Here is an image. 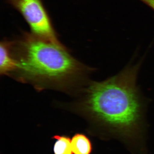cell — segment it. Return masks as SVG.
I'll return each mask as SVG.
<instances>
[{
	"mask_svg": "<svg viewBox=\"0 0 154 154\" xmlns=\"http://www.w3.org/2000/svg\"><path fill=\"white\" fill-rule=\"evenodd\" d=\"M72 146L74 154H91L92 143L89 138L84 134H77L72 138Z\"/></svg>",
	"mask_w": 154,
	"mask_h": 154,
	"instance_id": "cell-5",
	"label": "cell"
},
{
	"mask_svg": "<svg viewBox=\"0 0 154 154\" xmlns=\"http://www.w3.org/2000/svg\"><path fill=\"white\" fill-rule=\"evenodd\" d=\"M11 52L16 64L11 75L36 90L72 92L87 82L93 69L83 64L60 43L24 32L12 41Z\"/></svg>",
	"mask_w": 154,
	"mask_h": 154,
	"instance_id": "cell-2",
	"label": "cell"
},
{
	"mask_svg": "<svg viewBox=\"0 0 154 154\" xmlns=\"http://www.w3.org/2000/svg\"><path fill=\"white\" fill-rule=\"evenodd\" d=\"M154 10V0H140Z\"/></svg>",
	"mask_w": 154,
	"mask_h": 154,
	"instance_id": "cell-7",
	"label": "cell"
},
{
	"mask_svg": "<svg viewBox=\"0 0 154 154\" xmlns=\"http://www.w3.org/2000/svg\"><path fill=\"white\" fill-rule=\"evenodd\" d=\"M6 1L24 17L31 33L48 40L59 41L42 0Z\"/></svg>",
	"mask_w": 154,
	"mask_h": 154,
	"instance_id": "cell-3",
	"label": "cell"
},
{
	"mask_svg": "<svg viewBox=\"0 0 154 154\" xmlns=\"http://www.w3.org/2000/svg\"><path fill=\"white\" fill-rule=\"evenodd\" d=\"M53 138L56 140L54 146V154H72L71 141L69 137L55 135Z\"/></svg>",
	"mask_w": 154,
	"mask_h": 154,
	"instance_id": "cell-6",
	"label": "cell"
},
{
	"mask_svg": "<svg viewBox=\"0 0 154 154\" xmlns=\"http://www.w3.org/2000/svg\"><path fill=\"white\" fill-rule=\"evenodd\" d=\"M12 41L4 39L0 44V73L1 75H11L15 71L16 64L11 52Z\"/></svg>",
	"mask_w": 154,
	"mask_h": 154,
	"instance_id": "cell-4",
	"label": "cell"
},
{
	"mask_svg": "<svg viewBox=\"0 0 154 154\" xmlns=\"http://www.w3.org/2000/svg\"><path fill=\"white\" fill-rule=\"evenodd\" d=\"M142 60L102 82H89L73 110L96 127L102 138L123 144L132 154H149L146 103L137 86Z\"/></svg>",
	"mask_w": 154,
	"mask_h": 154,
	"instance_id": "cell-1",
	"label": "cell"
}]
</instances>
